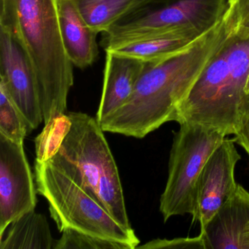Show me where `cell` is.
Returning a JSON list of instances; mask_svg holds the SVG:
<instances>
[{"label": "cell", "mask_w": 249, "mask_h": 249, "mask_svg": "<svg viewBox=\"0 0 249 249\" xmlns=\"http://www.w3.org/2000/svg\"><path fill=\"white\" fill-rule=\"evenodd\" d=\"M230 0H144L103 33L105 51L167 33L205 36L221 22Z\"/></svg>", "instance_id": "obj_6"}, {"label": "cell", "mask_w": 249, "mask_h": 249, "mask_svg": "<svg viewBox=\"0 0 249 249\" xmlns=\"http://www.w3.org/2000/svg\"><path fill=\"white\" fill-rule=\"evenodd\" d=\"M246 92L249 94V78H248L247 84H246Z\"/></svg>", "instance_id": "obj_23"}, {"label": "cell", "mask_w": 249, "mask_h": 249, "mask_svg": "<svg viewBox=\"0 0 249 249\" xmlns=\"http://www.w3.org/2000/svg\"><path fill=\"white\" fill-rule=\"evenodd\" d=\"M56 243L46 215L36 209L12 221L0 236V249H54Z\"/></svg>", "instance_id": "obj_15"}, {"label": "cell", "mask_w": 249, "mask_h": 249, "mask_svg": "<svg viewBox=\"0 0 249 249\" xmlns=\"http://www.w3.org/2000/svg\"><path fill=\"white\" fill-rule=\"evenodd\" d=\"M59 240H56L54 249H131L124 243L100 238L76 230L62 231Z\"/></svg>", "instance_id": "obj_19"}, {"label": "cell", "mask_w": 249, "mask_h": 249, "mask_svg": "<svg viewBox=\"0 0 249 249\" xmlns=\"http://www.w3.org/2000/svg\"><path fill=\"white\" fill-rule=\"evenodd\" d=\"M31 132L6 87L0 83V134L14 142L24 143L26 137Z\"/></svg>", "instance_id": "obj_17"}, {"label": "cell", "mask_w": 249, "mask_h": 249, "mask_svg": "<svg viewBox=\"0 0 249 249\" xmlns=\"http://www.w3.org/2000/svg\"><path fill=\"white\" fill-rule=\"evenodd\" d=\"M37 193L24 143L0 134V236L12 221L36 209Z\"/></svg>", "instance_id": "obj_8"}, {"label": "cell", "mask_w": 249, "mask_h": 249, "mask_svg": "<svg viewBox=\"0 0 249 249\" xmlns=\"http://www.w3.org/2000/svg\"><path fill=\"white\" fill-rule=\"evenodd\" d=\"M71 126L68 114L56 116L45 124L41 133L35 140L36 161H46L53 158L59 151Z\"/></svg>", "instance_id": "obj_18"}, {"label": "cell", "mask_w": 249, "mask_h": 249, "mask_svg": "<svg viewBox=\"0 0 249 249\" xmlns=\"http://www.w3.org/2000/svg\"><path fill=\"white\" fill-rule=\"evenodd\" d=\"M234 139L225 138L210 156L204 165L195 188L193 222H199L200 230L235 192L236 164L240 155Z\"/></svg>", "instance_id": "obj_9"}, {"label": "cell", "mask_w": 249, "mask_h": 249, "mask_svg": "<svg viewBox=\"0 0 249 249\" xmlns=\"http://www.w3.org/2000/svg\"><path fill=\"white\" fill-rule=\"evenodd\" d=\"M61 36L73 66L84 70L98 58V33L89 27L73 0H56Z\"/></svg>", "instance_id": "obj_13"}, {"label": "cell", "mask_w": 249, "mask_h": 249, "mask_svg": "<svg viewBox=\"0 0 249 249\" xmlns=\"http://www.w3.org/2000/svg\"><path fill=\"white\" fill-rule=\"evenodd\" d=\"M230 33L224 18L189 49L145 62L130 97L100 123L103 130L142 139L164 124L175 122L179 106Z\"/></svg>", "instance_id": "obj_1"}, {"label": "cell", "mask_w": 249, "mask_h": 249, "mask_svg": "<svg viewBox=\"0 0 249 249\" xmlns=\"http://www.w3.org/2000/svg\"><path fill=\"white\" fill-rule=\"evenodd\" d=\"M106 52L103 93L96 115L100 124L130 97L145 67L135 58Z\"/></svg>", "instance_id": "obj_12"}, {"label": "cell", "mask_w": 249, "mask_h": 249, "mask_svg": "<svg viewBox=\"0 0 249 249\" xmlns=\"http://www.w3.org/2000/svg\"><path fill=\"white\" fill-rule=\"evenodd\" d=\"M200 234L205 249H249V192L237 184Z\"/></svg>", "instance_id": "obj_11"}, {"label": "cell", "mask_w": 249, "mask_h": 249, "mask_svg": "<svg viewBox=\"0 0 249 249\" xmlns=\"http://www.w3.org/2000/svg\"><path fill=\"white\" fill-rule=\"evenodd\" d=\"M234 141L245 150L249 158V114L244 123L234 134Z\"/></svg>", "instance_id": "obj_22"}, {"label": "cell", "mask_w": 249, "mask_h": 249, "mask_svg": "<svg viewBox=\"0 0 249 249\" xmlns=\"http://www.w3.org/2000/svg\"><path fill=\"white\" fill-rule=\"evenodd\" d=\"M138 249H205V241L202 234L199 233L197 237H178L171 239H154L141 246Z\"/></svg>", "instance_id": "obj_21"}, {"label": "cell", "mask_w": 249, "mask_h": 249, "mask_svg": "<svg viewBox=\"0 0 249 249\" xmlns=\"http://www.w3.org/2000/svg\"><path fill=\"white\" fill-rule=\"evenodd\" d=\"M71 126L52 161L89 191L121 225L132 229L114 157L95 118L68 112Z\"/></svg>", "instance_id": "obj_4"}, {"label": "cell", "mask_w": 249, "mask_h": 249, "mask_svg": "<svg viewBox=\"0 0 249 249\" xmlns=\"http://www.w3.org/2000/svg\"><path fill=\"white\" fill-rule=\"evenodd\" d=\"M202 37L183 33H167L135 39L106 52L135 58L144 62H157L189 49Z\"/></svg>", "instance_id": "obj_14"}, {"label": "cell", "mask_w": 249, "mask_h": 249, "mask_svg": "<svg viewBox=\"0 0 249 249\" xmlns=\"http://www.w3.org/2000/svg\"><path fill=\"white\" fill-rule=\"evenodd\" d=\"M90 28L105 33L144 0H73Z\"/></svg>", "instance_id": "obj_16"}, {"label": "cell", "mask_w": 249, "mask_h": 249, "mask_svg": "<svg viewBox=\"0 0 249 249\" xmlns=\"http://www.w3.org/2000/svg\"><path fill=\"white\" fill-rule=\"evenodd\" d=\"M0 30L20 45L31 63L44 124L66 114L73 65L62 42L56 0H1Z\"/></svg>", "instance_id": "obj_2"}, {"label": "cell", "mask_w": 249, "mask_h": 249, "mask_svg": "<svg viewBox=\"0 0 249 249\" xmlns=\"http://www.w3.org/2000/svg\"><path fill=\"white\" fill-rule=\"evenodd\" d=\"M224 18L234 33H249V0H230Z\"/></svg>", "instance_id": "obj_20"}, {"label": "cell", "mask_w": 249, "mask_h": 249, "mask_svg": "<svg viewBox=\"0 0 249 249\" xmlns=\"http://www.w3.org/2000/svg\"><path fill=\"white\" fill-rule=\"evenodd\" d=\"M212 128L180 124L175 134L169 160L168 177L160 198L164 222L175 215L193 213L195 188L210 156L226 138Z\"/></svg>", "instance_id": "obj_7"}, {"label": "cell", "mask_w": 249, "mask_h": 249, "mask_svg": "<svg viewBox=\"0 0 249 249\" xmlns=\"http://www.w3.org/2000/svg\"><path fill=\"white\" fill-rule=\"evenodd\" d=\"M0 83L6 87L33 132L43 122L36 75L22 48L2 30H0Z\"/></svg>", "instance_id": "obj_10"}, {"label": "cell", "mask_w": 249, "mask_h": 249, "mask_svg": "<svg viewBox=\"0 0 249 249\" xmlns=\"http://www.w3.org/2000/svg\"><path fill=\"white\" fill-rule=\"evenodd\" d=\"M35 171L37 193L49 202L59 231L71 229L137 249L140 240L135 230L121 225L89 191L52 160L36 161Z\"/></svg>", "instance_id": "obj_5"}, {"label": "cell", "mask_w": 249, "mask_h": 249, "mask_svg": "<svg viewBox=\"0 0 249 249\" xmlns=\"http://www.w3.org/2000/svg\"><path fill=\"white\" fill-rule=\"evenodd\" d=\"M249 33L230 34L178 109L175 122L234 135L249 114Z\"/></svg>", "instance_id": "obj_3"}]
</instances>
